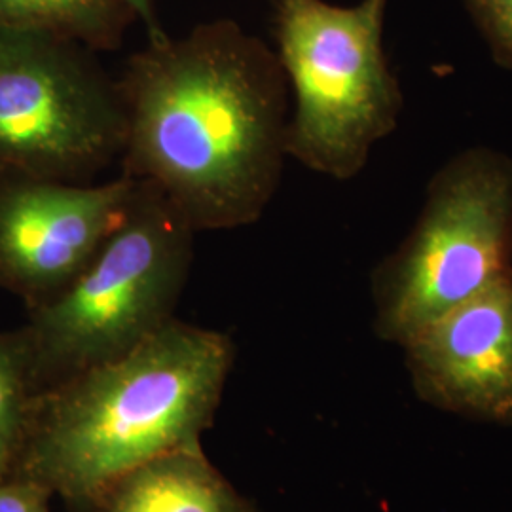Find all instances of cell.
I'll return each instance as SVG.
<instances>
[{
  "mask_svg": "<svg viewBox=\"0 0 512 512\" xmlns=\"http://www.w3.org/2000/svg\"><path fill=\"white\" fill-rule=\"evenodd\" d=\"M124 175L164 194L190 228L264 215L287 158L289 84L277 55L232 19L148 44L118 78Z\"/></svg>",
  "mask_w": 512,
  "mask_h": 512,
  "instance_id": "cell-1",
  "label": "cell"
},
{
  "mask_svg": "<svg viewBox=\"0 0 512 512\" xmlns=\"http://www.w3.org/2000/svg\"><path fill=\"white\" fill-rule=\"evenodd\" d=\"M236 344L173 317L141 346L38 395L14 475L46 486L71 512H92L112 480L202 442Z\"/></svg>",
  "mask_w": 512,
  "mask_h": 512,
  "instance_id": "cell-2",
  "label": "cell"
},
{
  "mask_svg": "<svg viewBox=\"0 0 512 512\" xmlns=\"http://www.w3.org/2000/svg\"><path fill=\"white\" fill-rule=\"evenodd\" d=\"M196 232L147 181L88 268L29 310L23 334L42 391L124 357L175 317Z\"/></svg>",
  "mask_w": 512,
  "mask_h": 512,
  "instance_id": "cell-3",
  "label": "cell"
},
{
  "mask_svg": "<svg viewBox=\"0 0 512 512\" xmlns=\"http://www.w3.org/2000/svg\"><path fill=\"white\" fill-rule=\"evenodd\" d=\"M387 0H277V59L293 90L287 158L336 181L357 177L404 107L384 50Z\"/></svg>",
  "mask_w": 512,
  "mask_h": 512,
  "instance_id": "cell-4",
  "label": "cell"
},
{
  "mask_svg": "<svg viewBox=\"0 0 512 512\" xmlns=\"http://www.w3.org/2000/svg\"><path fill=\"white\" fill-rule=\"evenodd\" d=\"M511 272L512 158L467 148L433 175L414 228L374 268V332L404 346Z\"/></svg>",
  "mask_w": 512,
  "mask_h": 512,
  "instance_id": "cell-5",
  "label": "cell"
},
{
  "mask_svg": "<svg viewBox=\"0 0 512 512\" xmlns=\"http://www.w3.org/2000/svg\"><path fill=\"white\" fill-rule=\"evenodd\" d=\"M97 52L69 38L0 31V169L90 183L120 160L126 109Z\"/></svg>",
  "mask_w": 512,
  "mask_h": 512,
  "instance_id": "cell-6",
  "label": "cell"
},
{
  "mask_svg": "<svg viewBox=\"0 0 512 512\" xmlns=\"http://www.w3.org/2000/svg\"><path fill=\"white\" fill-rule=\"evenodd\" d=\"M137 179L67 183L2 171L0 285L42 306L92 262L124 217Z\"/></svg>",
  "mask_w": 512,
  "mask_h": 512,
  "instance_id": "cell-7",
  "label": "cell"
},
{
  "mask_svg": "<svg viewBox=\"0 0 512 512\" xmlns=\"http://www.w3.org/2000/svg\"><path fill=\"white\" fill-rule=\"evenodd\" d=\"M403 348L425 403L512 421V272L425 325Z\"/></svg>",
  "mask_w": 512,
  "mask_h": 512,
  "instance_id": "cell-8",
  "label": "cell"
},
{
  "mask_svg": "<svg viewBox=\"0 0 512 512\" xmlns=\"http://www.w3.org/2000/svg\"><path fill=\"white\" fill-rule=\"evenodd\" d=\"M92 512H258L203 452L202 442L167 450L112 480Z\"/></svg>",
  "mask_w": 512,
  "mask_h": 512,
  "instance_id": "cell-9",
  "label": "cell"
},
{
  "mask_svg": "<svg viewBox=\"0 0 512 512\" xmlns=\"http://www.w3.org/2000/svg\"><path fill=\"white\" fill-rule=\"evenodd\" d=\"M137 19L118 0H0V31L69 38L93 52H112Z\"/></svg>",
  "mask_w": 512,
  "mask_h": 512,
  "instance_id": "cell-10",
  "label": "cell"
},
{
  "mask_svg": "<svg viewBox=\"0 0 512 512\" xmlns=\"http://www.w3.org/2000/svg\"><path fill=\"white\" fill-rule=\"evenodd\" d=\"M40 393L23 330L0 332V480L16 471Z\"/></svg>",
  "mask_w": 512,
  "mask_h": 512,
  "instance_id": "cell-11",
  "label": "cell"
},
{
  "mask_svg": "<svg viewBox=\"0 0 512 512\" xmlns=\"http://www.w3.org/2000/svg\"><path fill=\"white\" fill-rule=\"evenodd\" d=\"M486 40L490 54L501 69L512 71V0H465Z\"/></svg>",
  "mask_w": 512,
  "mask_h": 512,
  "instance_id": "cell-12",
  "label": "cell"
},
{
  "mask_svg": "<svg viewBox=\"0 0 512 512\" xmlns=\"http://www.w3.org/2000/svg\"><path fill=\"white\" fill-rule=\"evenodd\" d=\"M52 497L46 486L29 478L0 480V512H54Z\"/></svg>",
  "mask_w": 512,
  "mask_h": 512,
  "instance_id": "cell-13",
  "label": "cell"
},
{
  "mask_svg": "<svg viewBox=\"0 0 512 512\" xmlns=\"http://www.w3.org/2000/svg\"><path fill=\"white\" fill-rule=\"evenodd\" d=\"M118 2L122 6H126L139 23H143V27L147 31L148 44H162L169 38L164 25H162V19L156 12L154 0H118Z\"/></svg>",
  "mask_w": 512,
  "mask_h": 512,
  "instance_id": "cell-14",
  "label": "cell"
}]
</instances>
